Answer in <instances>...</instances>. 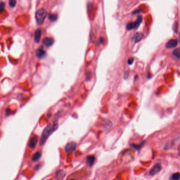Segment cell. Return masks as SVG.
Instances as JSON below:
<instances>
[{"label": "cell", "mask_w": 180, "mask_h": 180, "mask_svg": "<svg viewBox=\"0 0 180 180\" xmlns=\"http://www.w3.org/2000/svg\"><path fill=\"white\" fill-rule=\"evenodd\" d=\"M16 0H10L9 1V4L11 8H14V7H15L16 5Z\"/></svg>", "instance_id": "obj_19"}, {"label": "cell", "mask_w": 180, "mask_h": 180, "mask_svg": "<svg viewBox=\"0 0 180 180\" xmlns=\"http://www.w3.org/2000/svg\"><path fill=\"white\" fill-rule=\"evenodd\" d=\"M178 27H179L178 22H175L174 24V27H173V29H174V31H175V32H178Z\"/></svg>", "instance_id": "obj_20"}, {"label": "cell", "mask_w": 180, "mask_h": 180, "mask_svg": "<svg viewBox=\"0 0 180 180\" xmlns=\"http://www.w3.org/2000/svg\"><path fill=\"white\" fill-rule=\"evenodd\" d=\"M143 38V34L142 33L137 32L134 35L132 39L135 42H138L142 40Z\"/></svg>", "instance_id": "obj_11"}, {"label": "cell", "mask_w": 180, "mask_h": 180, "mask_svg": "<svg viewBox=\"0 0 180 180\" xmlns=\"http://www.w3.org/2000/svg\"><path fill=\"white\" fill-rule=\"evenodd\" d=\"M53 132L52 129V125L51 124H48L47 127L44 129L43 132L42 133L41 138L40 140V144L41 146L43 145L48 139V137Z\"/></svg>", "instance_id": "obj_1"}, {"label": "cell", "mask_w": 180, "mask_h": 180, "mask_svg": "<svg viewBox=\"0 0 180 180\" xmlns=\"http://www.w3.org/2000/svg\"><path fill=\"white\" fill-rule=\"evenodd\" d=\"M42 156V153L41 152H37L35 153L32 157V160L34 162H36L38 160H39Z\"/></svg>", "instance_id": "obj_12"}, {"label": "cell", "mask_w": 180, "mask_h": 180, "mask_svg": "<svg viewBox=\"0 0 180 180\" xmlns=\"http://www.w3.org/2000/svg\"><path fill=\"white\" fill-rule=\"evenodd\" d=\"M128 76H129V72H128V71H126V72H125V73H124V79H125V80L128 79Z\"/></svg>", "instance_id": "obj_22"}, {"label": "cell", "mask_w": 180, "mask_h": 180, "mask_svg": "<svg viewBox=\"0 0 180 180\" xmlns=\"http://www.w3.org/2000/svg\"><path fill=\"white\" fill-rule=\"evenodd\" d=\"M47 15V11L44 9H41L37 11L35 14V19L38 25L41 26L43 24Z\"/></svg>", "instance_id": "obj_2"}, {"label": "cell", "mask_w": 180, "mask_h": 180, "mask_svg": "<svg viewBox=\"0 0 180 180\" xmlns=\"http://www.w3.org/2000/svg\"><path fill=\"white\" fill-rule=\"evenodd\" d=\"M161 170H162V166L161 164L157 163L154 165L153 167L151 168V170H150V174L152 176H154L158 173L161 171Z\"/></svg>", "instance_id": "obj_4"}, {"label": "cell", "mask_w": 180, "mask_h": 180, "mask_svg": "<svg viewBox=\"0 0 180 180\" xmlns=\"http://www.w3.org/2000/svg\"><path fill=\"white\" fill-rule=\"evenodd\" d=\"M48 19L51 22H55L58 19V15L55 14H50L48 15Z\"/></svg>", "instance_id": "obj_15"}, {"label": "cell", "mask_w": 180, "mask_h": 180, "mask_svg": "<svg viewBox=\"0 0 180 180\" xmlns=\"http://www.w3.org/2000/svg\"><path fill=\"white\" fill-rule=\"evenodd\" d=\"M171 179L174 180H178L180 179V173L179 172L174 173L171 176Z\"/></svg>", "instance_id": "obj_17"}, {"label": "cell", "mask_w": 180, "mask_h": 180, "mask_svg": "<svg viewBox=\"0 0 180 180\" xmlns=\"http://www.w3.org/2000/svg\"><path fill=\"white\" fill-rule=\"evenodd\" d=\"M142 20H143V18L141 16H138V17H137V20L135 21V22H134L136 29H137V28L139 27L141 23H142Z\"/></svg>", "instance_id": "obj_13"}, {"label": "cell", "mask_w": 180, "mask_h": 180, "mask_svg": "<svg viewBox=\"0 0 180 180\" xmlns=\"http://www.w3.org/2000/svg\"><path fill=\"white\" fill-rule=\"evenodd\" d=\"M86 79H90L91 78V73L89 72L88 73H86Z\"/></svg>", "instance_id": "obj_23"}, {"label": "cell", "mask_w": 180, "mask_h": 180, "mask_svg": "<svg viewBox=\"0 0 180 180\" xmlns=\"http://www.w3.org/2000/svg\"><path fill=\"white\" fill-rule=\"evenodd\" d=\"M46 52L43 48H40L36 50V57L40 59H42L46 57Z\"/></svg>", "instance_id": "obj_7"}, {"label": "cell", "mask_w": 180, "mask_h": 180, "mask_svg": "<svg viewBox=\"0 0 180 180\" xmlns=\"http://www.w3.org/2000/svg\"><path fill=\"white\" fill-rule=\"evenodd\" d=\"M134 29H135V26L134 22H130L126 25L127 30L130 31Z\"/></svg>", "instance_id": "obj_16"}, {"label": "cell", "mask_w": 180, "mask_h": 180, "mask_svg": "<svg viewBox=\"0 0 180 180\" xmlns=\"http://www.w3.org/2000/svg\"><path fill=\"white\" fill-rule=\"evenodd\" d=\"M76 148V143L74 142H70L66 145L65 151L67 154L72 153L75 151Z\"/></svg>", "instance_id": "obj_3"}, {"label": "cell", "mask_w": 180, "mask_h": 180, "mask_svg": "<svg viewBox=\"0 0 180 180\" xmlns=\"http://www.w3.org/2000/svg\"><path fill=\"white\" fill-rule=\"evenodd\" d=\"M178 41L176 39H171L169 40L167 44H166V47L168 49H171L172 48L176 47L178 45Z\"/></svg>", "instance_id": "obj_8"}, {"label": "cell", "mask_w": 180, "mask_h": 180, "mask_svg": "<svg viewBox=\"0 0 180 180\" xmlns=\"http://www.w3.org/2000/svg\"><path fill=\"white\" fill-rule=\"evenodd\" d=\"M134 61V58H129V59L128 60V64L129 65H131L132 63H133Z\"/></svg>", "instance_id": "obj_21"}, {"label": "cell", "mask_w": 180, "mask_h": 180, "mask_svg": "<svg viewBox=\"0 0 180 180\" xmlns=\"http://www.w3.org/2000/svg\"><path fill=\"white\" fill-rule=\"evenodd\" d=\"M100 43H103V42H104V39L103 38H100Z\"/></svg>", "instance_id": "obj_25"}, {"label": "cell", "mask_w": 180, "mask_h": 180, "mask_svg": "<svg viewBox=\"0 0 180 180\" xmlns=\"http://www.w3.org/2000/svg\"><path fill=\"white\" fill-rule=\"evenodd\" d=\"M38 141V137L36 135L32 136L30 138L29 143V147L32 149H33L36 146Z\"/></svg>", "instance_id": "obj_6"}, {"label": "cell", "mask_w": 180, "mask_h": 180, "mask_svg": "<svg viewBox=\"0 0 180 180\" xmlns=\"http://www.w3.org/2000/svg\"><path fill=\"white\" fill-rule=\"evenodd\" d=\"M95 161V157L94 155H89L86 158V163L89 166H93Z\"/></svg>", "instance_id": "obj_9"}, {"label": "cell", "mask_w": 180, "mask_h": 180, "mask_svg": "<svg viewBox=\"0 0 180 180\" xmlns=\"http://www.w3.org/2000/svg\"><path fill=\"white\" fill-rule=\"evenodd\" d=\"M5 4L4 2H1L0 3V14L2 13L3 11H4V9H5Z\"/></svg>", "instance_id": "obj_18"}, {"label": "cell", "mask_w": 180, "mask_h": 180, "mask_svg": "<svg viewBox=\"0 0 180 180\" xmlns=\"http://www.w3.org/2000/svg\"><path fill=\"white\" fill-rule=\"evenodd\" d=\"M10 113V109L9 108H7L6 111V116L9 115Z\"/></svg>", "instance_id": "obj_24"}, {"label": "cell", "mask_w": 180, "mask_h": 180, "mask_svg": "<svg viewBox=\"0 0 180 180\" xmlns=\"http://www.w3.org/2000/svg\"><path fill=\"white\" fill-rule=\"evenodd\" d=\"M172 54L174 55L175 57L178 58H180V48H178L175 49L172 52Z\"/></svg>", "instance_id": "obj_14"}, {"label": "cell", "mask_w": 180, "mask_h": 180, "mask_svg": "<svg viewBox=\"0 0 180 180\" xmlns=\"http://www.w3.org/2000/svg\"><path fill=\"white\" fill-rule=\"evenodd\" d=\"M178 151H179V155L180 156V144L179 145V146L178 147Z\"/></svg>", "instance_id": "obj_26"}, {"label": "cell", "mask_w": 180, "mask_h": 180, "mask_svg": "<svg viewBox=\"0 0 180 180\" xmlns=\"http://www.w3.org/2000/svg\"><path fill=\"white\" fill-rule=\"evenodd\" d=\"M41 34H42L41 29H37L36 30V31L35 32L34 40L36 43H38V42H39L41 37Z\"/></svg>", "instance_id": "obj_10"}, {"label": "cell", "mask_w": 180, "mask_h": 180, "mask_svg": "<svg viewBox=\"0 0 180 180\" xmlns=\"http://www.w3.org/2000/svg\"><path fill=\"white\" fill-rule=\"evenodd\" d=\"M54 40L53 38L50 37H46L42 40V43L47 47H50L54 44Z\"/></svg>", "instance_id": "obj_5"}]
</instances>
